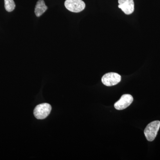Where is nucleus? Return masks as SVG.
Masks as SVG:
<instances>
[{"instance_id":"0eeeda50","label":"nucleus","mask_w":160,"mask_h":160,"mask_svg":"<svg viewBox=\"0 0 160 160\" xmlns=\"http://www.w3.org/2000/svg\"><path fill=\"white\" fill-rule=\"evenodd\" d=\"M48 9V7L45 4L44 0H39L37 3L35 8V14L38 17L42 15Z\"/></svg>"},{"instance_id":"39448f33","label":"nucleus","mask_w":160,"mask_h":160,"mask_svg":"<svg viewBox=\"0 0 160 160\" xmlns=\"http://www.w3.org/2000/svg\"><path fill=\"white\" fill-rule=\"evenodd\" d=\"M133 98L130 94H124L120 99L114 104V107L117 110H123L130 106L133 102Z\"/></svg>"},{"instance_id":"6e6552de","label":"nucleus","mask_w":160,"mask_h":160,"mask_svg":"<svg viewBox=\"0 0 160 160\" xmlns=\"http://www.w3.org/2000/svg\"><path fill=\"white\" fill-rule=\"evenodd\" d=\"M4 2L6 11L10 12L14 10L16 6L13 0H4Z\"/></svg>"},{"instance_id":"20e7f679","label":"nucleus","mask_w":160,"mask_h":160,"mask_svg":"<svg viewBox=\"0 0 160 160\" xmlns=\"http://www.w3.org/2000/svg\"><path fill=\"white\" fill-rule=\"evenodd\" d=\"M120 75L116 72H110L103 75L102 78V82L107 86H112L117 85L121 81Z\"/></svg>"},{"instance_id":"f03ea898","label":"nucleus","mask_w":160,"mask_h":160,"mask_svg":"<svg viewBox=\"0 0 160 160\" xmlns=\"http://www.w3.org/2000/svg\"><path fill=\"white\" fill-rule=\"evenodd\" d=\"M51 106L48 103H43L38 105L33 111L35 117L38 119H44L50 114Z\"/></svg>"},{"instance_id":"7ed1b4c3","label":"nucleus","mask_w":160,"mask_h":160,"mask_svg":"<svg viewBox=\"0 0 160 160\" xmlns=\"http://www.w3.org/2000/svg\"><path fill=\"white\" fill-rule=\"evenodd\" d=\"M65 6L72 12H79L85 9L86 4L82 0H66Z\"/></svg>"},{"instance_id":"423d86ee","label":"nucleus","mask_w":160,"mask_h":160,"mask_svg":"<svg viewBox=\"0 0 160 160\" xmlns=\"http://www.w3.org/2000/svg\"><path fill=\"white\" fill-rule=\"evenodd\" d=\"M119 8L126 15H130L134 10L133 0H118Z\"/></svg>"},{"instance_id":"f257e3e1","label":"nucleus","mask_w":160,"mask_h":160,"mask_svg":"<svg viewBox=\"0 0 160 160\" xmlns=\"http://www.w3.org/2000/svg\"><path fill=\"white\" fill-rule=\"evenodd\" d=\"M160 128V121H155L149 123L144 130L146 138L149 142H152L157 135Z\"/></svg>"}]
</instances>
